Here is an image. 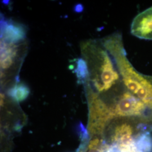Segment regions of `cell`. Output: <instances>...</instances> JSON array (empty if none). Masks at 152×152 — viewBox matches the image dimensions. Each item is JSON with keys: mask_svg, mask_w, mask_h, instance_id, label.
Returning <instances> with one entry per match:
<instances>
[{"mask_svg": "<svg viewBox=\"0 0 152 152\" xmlns=\"http://www.w3.org/2000/svg\"><path fill=\"white\" fill-rule=\"evenodd\" d=\"M19 46L16 44L7 42L1 39V70H9L14 65L19 52Z\"/></svg>", "mask_w": 152, "mask_h": 152, "instance_id": "7", "label": "cell"}, {"mask_svg": "<svg viewBox=\"0 0 152 152\" xmlns=\"http://www.w3.org/2000/svg\"><path fill=\"white\" fill-rule=\"evenodd\" d=\"M131 33L139 38L152 39V7L139 14L134 19Z\"/></svg>", "mask_w": 152, "mask_h": 152, "instance_id": "4", "label": "cell"}, {"mask_svg": "<svg viewBox=\"0 0 152 152\" xmlns=\"http://www.w3.org/2000/svg\"><path fill=\"white\" fill-rule=\"evenodd\" d=\"M147 106L130 92L121 95L113 107H110L114 117H127L142 115Z\"/></svg>", "mask_w": 152, "mask_h": 152, "instance_id": "3", "label": "cell"}, {"mask_svg": "<svg viewBox=\"0 0 152 152\" xmlns=\"http://www.w3.org/2000/svg\"><path fill=\"white\" fill-rule=\"evenodd\" d=\"M134 132V128L129 123H120L115 126L111 136V140L113 145H115L135 144Z\"/></svg>", "mask_w": 152, "mask_h": 152, "instance_id": "6", "label": "cell"}, {"mask_svg": "<svg viewBox=\"0 0 152 152\" xmlns=\"http://www.w3.org/2000/svg\"><path fill=\"white\" fill-rule=\"evenodd\" d=\"M136 145L137 150L140 152H151L152 151V139L147 134H142L136 139Z\"/></svg>", "mask_w": 152, "mask_h": 152, "instance_id": "10", "label": "cell"}, {"mask_svg": "<svg viewBox=\"0 0 152 152\" xmlns=\"http://www.w3.org/2000/svg\"><path fill=\"white\" fill-rule=\"evenodd\" d=\"M83 6L81 4H77L75 6V8H74V10L76 12H81L82 11H83Z\"/></svg>", "mask_w": 152, "mask_h": 152, "instance_id": "11", "label": "cell"}, {"mask_svg": "<svg viewBox=\"0 0 152 152\" xmlns=\"http://www.w3.org/2000/svg\"><path fill=\"white\" fill-rule=\"evenodd\" d=\"M86 86L87 102L88 105V122L87 130L90 135L95 136L103 134L107 125L114 118L110 107L94 92L88 83Z\"/></svg>", "mask_w": 152, "mask_h": 152, "instance_id": "2", "label": "cell"}, {"mask_svg": "<svg viewBox=\"0 0 152 152\" xmlns=\"http://www.w3.org/2000/svg\"><path fill=\"white\" fill-rule=\"evenodd\" d=\"M81 50L94 87L99 92L108 91L118 81L119 75L107 53L92 42L83 43Z\"/></svg>", "mask_w": 152, "mask_h": 152, "instance_id": "1", "label": "cell"}, {"mask_svg": "<svg viewBox=\"0 0 152 152\" xmlns=\"http://www.w3.org/2000/svg\"><path fill=\"white\" fill-rule=\"evenodd\" d=\"M30 93L29 88L23 83H16L7 92L8 95L15 102H22L28 97Z\"/></svg>", "mask_w": 152, "mask_h": 152, "instance_id": "8", "label": "cell"}, {"mask_svg": "<svg viewBox=\"0 0 152 152\" xmlns=\"http://www.w3.org/2000/svg\"><path fill=\"white\" fill-rule=\"evenodd\" d=\"M26 36V29L19 23L1 20V39L7 42L16 44L23 41Z\"/></svg>", "mask_w": 152, "mask_h": 152, "instance_id": "5", "label": "cell"}, {"mask_svg": "<svg viewBox=\"0 0 152 152\" xmlns=\"http://www.w3.org/2000/svg\"><path fill=\"white\" fill-rule=\"evenodd\" d=\"M75 73L80 82L86 83L88 81L90 73L86 60L82 58H80L77 60Z\"/></svg>", "mask_w": 152, "mask_h": 152, "instance_id": "9", "label": "cell"}]
</instances>
